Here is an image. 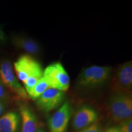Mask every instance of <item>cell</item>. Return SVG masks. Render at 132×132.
I'll return each mask as SVG.
<instances>
[{
    "label": "cell",
    "instance_id": "obj_1",
    "mask_svg": "<svg viewBox=\"0 0 132 132\" xmlns=\"http://www.w3.org/2000/svg\"><path fill=\"white\" fill-rule=\"evenodd\" d=\"M110 66L93 65L82 70L76 80V87L86 90L96 88L103 85L111 75Z\"/></svg>",
    "mask_w": 132,
    "mask_h": 132
},
{
    "label": "cell",
    "instance_id": "obj_2",
    "mask_svg": "<svg viewBox=\"0 0 132 132\" xmlns=\"http://www.w3.org/2000/svg\"><path fill=\"white\" fill-rule=\"evenodd\" d=\"M106 110L109 116L114 122L120 123L131 118V95L114 93L107 102Z\"/></svg>",
    "mask_w": 132,
    "mask_h": 132
},
{
    "label": "cell",
    "instance_id": "obj_3",
    "mask_svg": "<svg viewBox=\"0 0 132 132\" xmlns=\"http://www.w3.org/2000/svg\"><path fill=\"white\" fill-rule=\"evenodd\" d=\"M0 81L7 89L14 94L16 100L27 102L30 99L24 88L15 75L12 64L7 60L0 62Z\"/></svg>",
    "mask_w": 132,
    "mask_h": 132
},
{
    "label": "cell",
    "instance_id": "obj_4",
    "mask_svg": "<svg viewBox=\"0 0 132 132\" xmlns=\"http://www.w3.org/2000/svg\"><path fill=\"white\" fill-rule=\"evenodd\" d=\"M43 77L45 79L50 88L65 92L70 86L69 74L62 64L56 62L50 64L43 71Z\"/></svg>",
    "mask_w": 132,
    "mask_h": 132
},
{
    "label": "cell",
    "instance_id": "obj_5",
    "mask_svg": "<svg viewBox=\"0 0 132 132\" xmlns=\"http://www.w3.org/2000/svg\"><path fill=\"white\" fill-rule=\"evenodd\" d=\"M111 89L114 93L131 95L132 62H124L119 65L111 82Z\"/></svg>",
    "mask_w": 132,
    "mask_h": 132
},
{
    "label": "cell",
    "instance_id": "obj_6",
    "mask_svg": "<svg viewBox=\"0 0 132 132\" xmlns=\"http://www.w3.org/2000/svg\"><path fill=\"white\" fill-rule=\"evenodd\" d=\"M14 66L16 77L23 82L31 76L43 73L40 62L28 54H24L19 57L14 62Z\"/></svg>",
    "mask_w": 132,
    "mask_h": 132
},
{
    "label": "cell",
    "instance_id": "obj_7",
    "mask_svg": "<svg viewBox=\"0 0 132 132\" xmlns=\"http://www.w3.org/2000/svg\"><path fill=\"white\" fill-rule=\"evenodd\" d=\"M72 112L73 109L70 102H64L48 119V124L50 131L67 132Z\"/></svg>",
    "mask_w": 132,
    "mask_h": 132
},
{
    "label": "cell",
    "instance_id": "obj_8",
    "mask_svg": "<svg viewBox=\"0 0 132 132\" xmlns=\"http://www.w3.org/2000/svg\"><path fill=\"white\" fill-rule=\"evenodd\" d=\"M64 92L56 89L49 88L36 100V105L40 111L49 113L57 108L63 103Z\"/></svg>",
    "mask_w": 132,
    "mask_h": 132
},
{
    "label": "cell",
    "instance_id": "obj_9",
    "mask_svg": "<svg viewBox=\"0 0 132 132\" xmlns=\"http://www.w3.org/2000/svg\"><path fill=\"white\" fill-rule=\"evenodd\" d=\"M98 119V114L93 107L84 105L74 114L72 127L75 131H80L97 122Z\"/></svg>",
    "mask_w": 132,
    "mask_h": 132
},
{
    "label": "cell",
    "instance_id": "obj_10",
    "mask_svg": "<svg viewBox=\"0 0 132 132\" xmlns=\"http://www.w3.org/2000/svg\"><path fill=\"white\" fill-rule=\"evenodd\" d=\"M19 111L22 121L21 132H36L38 127V120L35 113L26 105H21Z\"/></svg>",
    "mask_w": 132,
    "mask_h": 132
},
{
    "label": "cell",
    "instance_id": "obj_11",
    "mask_svg": "<svg viewBox=\"0 0 132 132\" xmlns=\"http://www.w3.org/2000/svg\"><path fill=\"white\" fill-rule=\"evenodd\" d=\"M12 43L18 48L22 50L31 55H38L41 53V47L37 41L22 36H14Z\"/></svg>",
    "mask_w": 132,
    "mask_h": 132
},
{
    "label": "cell",
    "instance_id": "obj_12",
    "mask_svg": "<svg viewBox=\"0 0 132 132\" xmlns=\"http://www.w3.org/2000/svg\"><path fill=\"white\" fill-rule=\"evenodd\" d=\"M20 116L15 112H9L0 117V132H17Z\"/></svg>",
    "mask_w": 132,
    "mask_h": 132
},
{
    "label": "cell",
    "instance_id": "obj_13",
    "mask_svg": "<svg viewBox=\"0 0 132 132\" xmlns=\"http://www.w3.org/2000/svg\"><path fill=\"white\" fill-rule=\"evenodd\" d=\"M49 88H50V87L47 81L42 77V78L37 82V85L33 87V89L30 92L28 93V95L30 99H32L33 100H36L40 97V95L46 90H47Z\"/></svg>",
    "mask_w": 132,
    "mask_h": 132
},
{
    "label": "cell",
    "instance_id": "obj_14",
    "mask_svg": "<svg viewBox=\"0 0 132 132\" xmlns=\"http://www.w3.org/2000/svg\"><path fill=\"white\" fill-rule=\"evenodd\" d=\"M43 73L36 74L32 75L27 78L24 83V89L27 92V94L32 89L33 87L37 85V83L39 81V80L42 78Z\"/></svg>",
    "mask_w": 132,
    "mask_h": 132
},
{
    "label": "cell",
    "instance_id": "obj_15",
    "mask_svg": "<svg viewBox=\"0 0 132 132\" xmlns=\"http://www.w3.org/2000/svg\"><path fill=\"white\" fill-rule=\"evenodd\" d=\"M11 95L7 88L0 81V101L6 104L11 100Z\"/></svg>",
    "mask_w": 132,
    "mask_h": 132
},
{
    "label": "cell",
    "instance_id": "obj_16",
    "mask_svg": "<svg viewBox=\"0 0 132 132\" xmlns=\"http://www.w3.org/2000/svg\"><path fill=\"white\" fill-rule=\"evenodd\" d=\"M120 132H132V120L131 118L128 119L120 122L117 127Z\"/></svg>",
    "mask_w": 132,
    "mask_h": 132
},
{
    "label": "cell",
    "instance_id": "obj_17",
    "mask_svg": "<svg viewBox=\"0 0 132 132\" xmlns=\"http://www.w3.org/2000/svg\"><path fill=\"white\" fill-rule=\"evenodd\" d=\"M80 132H103L102 125L98 122H95L85 129L80 130Z\"/></svg>",
    "mask_w": 132,
    "mask_h": 132
},
{
    "label": "cell",
    "instance_id": "obj_18",
    "mask_svg": "<svg viewBox=\"0 0 132 132\" xmlns=\"http://www.w3.org/2000/svg\"><path fill=\"white\" fill-rule=\"evenodd\" d=\"M6 40H7V37H6L4 31L3 30L1 26H0V45L6 43Z\"/></svg>",
    "mask_w": 132,
    "mask_h": 132
},
{
    "label": "cell",
    "instance_id": "obj_19",
    "mask_svg": "<svg viewBox=\"0 0 132 132\" xmlns=\"http://www.w3.org/2000/svg\"><path fill=\"white\" fill-rule=\"evenodd\" d=\"M105 132H120V131L117 127H111L107 128Z\"/></svg>",
    "mask_w": 132,
    "mask_h": 132
},
{
    "label": "cell",
    "instance_id": "obj_20",
    "mask_svg": "<svg viewBox=\"0 0 132 132\" xmlns=\"http://www.w3.org/2000/svg\"><path fill=\"white\" fill-rule=\"evenodd\" d=\"M6 109V106H5V103H3V102L0 101V116L4 113Z\"/></svg>",
    "mask_w": 132,
    "mask_h": 132
},
{
    "label": "cell",
    "instance_id": "obj_21",
    "mask_svg": "<svg viewBox=\"0 0 132 132\" xmlns=\"http://www.w3.org/2000/svg\"><path fill=\"white\" fill-rule=\"evenodd\" d=\"M36 132H46V131H45V130L44 129V128L42 127H40V128H38L37 130H36Z\"/></svg>",
    "mask_w": 132,
    "mask_h": 132
}]
</instances>
